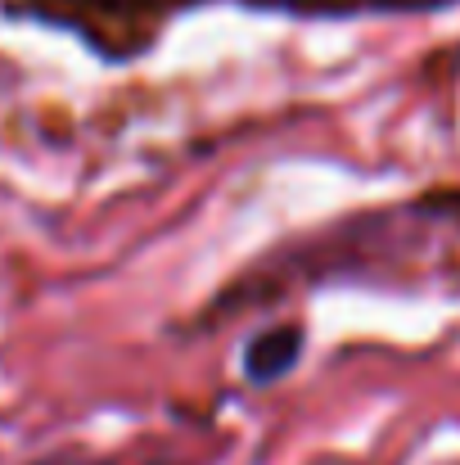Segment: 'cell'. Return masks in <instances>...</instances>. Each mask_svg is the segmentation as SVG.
<instances>
[{
  "instance_id": "cell-1",
  "label": "cell",
  "mask_w": 460,
  "mask_h": 465,
  "mask_svg": "<svg viewBox=\"0 0 460 465\" xmlns=\"http://www.w3.org/2000/svg\"><path fill=\"white\" fill-rule=\"evenodd\" d=\"M303 348H307L303 325H294V321H280V325L258 330L244 343V380L249 384H276V380H285L299 366Z\"/></svg>"
},
{
  "instance_id": "cell-2",
  "label": "cell",
  "mask_w": 460,
  "mask_h": 465,
  "mask_svg": "<svg viewBox=\"0 0 460 465\" xmlns=\"http://www.w3.org/2000/svg\"><path fill=\"white\" fill-rule=\"evenodd\" d=\"M27 465H113V461H100V457H41V461Z\"/></svg>"
}]
</instances>
